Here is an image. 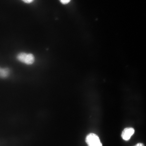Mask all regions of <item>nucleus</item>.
<instances>
[{
  "label": "nucleus",
  "mask_w": 146,
  "mask_h": 146,
  "mask_svg": "<svg viewBox=\"0 0 146 146\" xmlns=\"http://www.w3.org/2000/svg\"><path fill=\"white\" fill-rule=\"evenodd\" d=\"M16 59L20 62L27 65L33 64L35 61V56L32 54L20 52L16 56Z\"/></svg>",
  "instance_id": "obj_1"
},
{
  "label": "nucleus",
  "mask_w": 146,
  "mask_h": 146,
  "mask_svg": "<svg viewBox=\"0 0 146 146\" xmlns=\"http://www.w3.org/2000/svg\"><path fill=\"white\" fill-rule=\"evenodd\" d=\"M85 141L88 146H103L99 137L94 133L88 135Z\"/></svg>",
  "instance_id": "obj_2"
},
{
  "label": "nucleus",
  "mask_w": 146,
  "mask_h": 146,
  "mask_svg": "<svg viewBox=\"0 0 146 146\" xmlns=\"http://www.w3.org/2000/svg\"><path fill=\"white\" fill-rule=\"evenodd\" d=\"M135 133V129L132 127H127L124 129L121 133V137L125 141H128Z\"/></svg>",
  "instance_id": "obj_3"
},
{
  "label": "nucleus",
  "mask_w": 146,
  "mask_h": 146,
  "mask_svg": "<svg viewBox=\"0 0 146 146\" xmlns=\"http://www.w3.org/2000/svg\"><path fill=\"white\" fill-rule=\"evenodd\" d=\"M11 71L10 68L0 66V79L8 78L11 75Z\"/></svg>",
  "instance_id": "obj_4"
},
{
  "label": "nucleus",
  "mask_w": 146,
  "mask_h": 146,
  "mask_svg": "<svg viewBox=\"0 0 146 146\" xmlns=\"http://www.w3.org/2000/svg\"><path fill=\"white\" fill-rule=\"evenodd\" d=\"M60 2L63 5L68 4L71 1V0H60Z\"/></svg>",
  "instance_id": "obj_5"
},
{
  "label": "nucleus",
  "mask_w": 146,
  "mask_h": 146,
  "mask_svg": "<svg viewBox=\"0 0 146 146\" xmlns=\"http://www.w3.org/2000/svg\"><path fill=\"white\" fill-rule=\"evenodd\" d=\"M23 2L27 3H31L34 0H22Z\"/></svg>",
  "instance_id": "obj_6"
},
{
  "label": "nucleus",
  "mask_w": 146,
  "mask_h": 146,
  "mask_svg": "<svg viewBox=\"0 0 146 146\" xmlns=\"http://www.w3.org/2000/svg\"><path fill=\"white\" fill-rule=\"evenodd\" d=\"M134 146H145L143 143H137L136 145Z\"/></svg>",
  "instance_id": "obj_7"
},
{
  "label": "nucleus",
  "mask_w": 146,
  "mask_h": 146,
  "mask_svg": "<svg viewBox=\"0 0 146 146\" xmlns=\"http://www.w3.org/2000/svg\"><path fill=\"white\" fill-rule=\"evenodd\" d=\"M0 146H1V145H0Z\"/></svg>",
  "instance_id": "obj_8"
}]
</instances>
